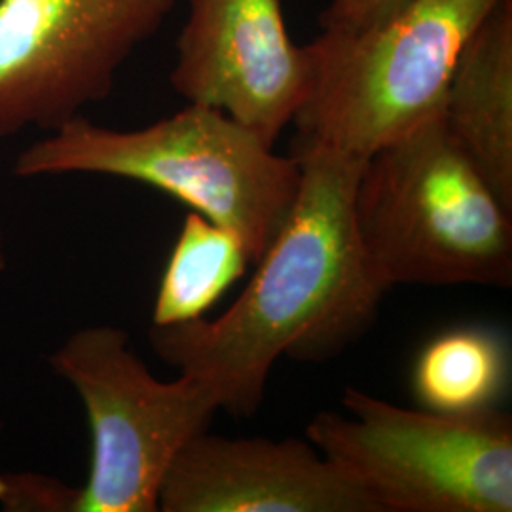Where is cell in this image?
Wrapping results in <instances>:
<instances>
[{"instance_id":"8992f818","label":"cell","mask_w":512,"mask_h":512,"mask_svg":"<svg viewBox=\"0 0 512 512\" xmlns=\"http://www.w3.org/2000/svg\"><path fill=\"white\" fill-rule=\"evenodd\" d=\"M50 363L78 391L92 433L90 476L74 511H158L173 459L220 410L213 391L184 374L160 382L116 327L78 330Z\"/></svg>"},{"instance_id":"3957f363","label":"cell","mask_w":512,"mask_h":512,"mask_svg":"<svg viewBox=\"0 0 512 512\" xmlns=\"http://www.w3.org/2000/svg\"><path fill=\"white\" fill-rule=\"evenodd\" d=\"M355 224L385 291L511 287L512 211L454 141L442 110L366 160Z\"/></svg>"},{"instance_id":"4fadbf2b","label":"cell","mask_w":512,"mask_h":512,"mask_svg":"<svg viewBox=\"0 0 512 512\" xmlns=\"http://www.w3.org/2000/svg\"><path fill=\"white\" fill-rule=\"evenodd\" d=\"M408 0H330L321 14V31L357 35L395 16Z\"/></svg>"},{"instance_id":"ba28073f","label":"cell","mask_w":512,"mask_h":512,"mask_svg":"<svg viewBox=\"0 0 512 512\" xmlns=\"http://www.w3.org/2000/svg\"><path fill=\"white\" fill-rule=\"evenodd\" d=\"M186 2L173 90L275 147L311 92L310 55L289 35L281 0Z\"/></svg>"},{"instance_id":"30bf717a","label":"cell","mask_w":512,"mask_h":512,"mask_svg":"<svg viewBox=\"0 0 512 512\" xmlns=\"http://www.w3.org/2000/svg\"><path fill=\"white\" fill-rule=\"evenodd\" d=\"M446 128L512 211V0H501L461 52L442 107Z\"/></svg>"},{"instance_id":"277c9868","label":"cell","mask_w":512,"mask_h":512,"mask_svg":"<svg viewBox=\"0 0 512 512\" xmlns=\"http://www.w3.org/2000/svg\"><path fill=\"white\" fill-rule=\"evenodd\" d=\"M501 0H408L382 25L306 46L311 92L296 139L368 160L444 107L459 55Z\"/></svg>"},{"instance_id":"8fae6325","label":"cell","mask_w":512,"mask_h":512,"mask_svg":"<svg viewBox=\"0 0 512 512\" xmlns=\"http://www.w3.org/2000/svg\"><path fill=\"white\" fill-rule=\"evenodd\" d=\"M511 382V353L503 334L488 327H459L421 349L412 391L435 412L469 414L495 408Z\"/></svg>"},{"instance_id":"5bb4252c","label":"cell","mask_w":512,"mask_h":512,"mask_svg":"<svg viewBox=\"0 0 512 512\" xmlns=\"http://www.w3.org/2000/svg\"><path fill=\"white\" fill-rule=\"evenodd\" d=\"M78 490L67 488L55 480L40 476H0V501L14 505V509L46 511H74Z\"/></svg>"},{"instance_id":"9c48e42d","label":"cell","mask_w":512,"mask_h":512,"mask_svg":"<svg viewBox=\"0 0 512 512\" xmlns=\"http://www.w3.org/2000/svg\"><path fill=\"white\" fill-rule=\"evenodd\" d=\"M158 511L380 512L308 439H226L209 431L173 459Z\"/></svg>"},{"instance_id":"7a4b0ae2","label":"cell","mask_w":512,"mask_h":512,"mask_svg":"<svg viewBox=\"0 0 512 512\" xmlns=\"http://www.w3.org/2000/svg\"><path fill=\"white\" fill-rule=\"evenodd\" d=\"M14 173H93L148 184L238 234L255 264L300 186L294 154H277L251 129L202 105L133 131L101 128L80 114L25 148Z\"/></svg>"},{"instance_id":"7c38bea8","label":"cell","mask_w":512,"mask_h":512,"mask_svg":"<svg viewBox=\"0 0 512 512\" xmlns=\"http://www.w3.org/2000/svg\"><path fill=\"white\" fill-rule=\"evenodd\" d=\"M249 262L238 234L190 211L162 274L152 325L202 319L245 274Z\"/></svg>"},{"instance_id":"9a60e30c","label":"cell","mask_w":512,"mask_h":512,"mask_svg":"<svg viewBox=\"0 0 512 512\" xmlns=\"http://www.w3.org/2000/svg\"><path fill=\"white\" fill-rule=\"evenodd\" d=\"M4 262V241H2V232H0V264Z\"/></svg>"},{"instance_id":"52a82bcc","label":"cell","mask_w":512,"mask_h":512,"mask_svg":"<svg viewBox=\"0 0 512 512\" xmlns=\"http://www.w3.org/2000/svg\"><path fill=\"white\" fill-rule=\"evenodd\" d=\"M179 0H0V139L65 126L109 97Z\"/></svg>"},{"instance_id":"6da1fadb","label":"cell","mask_w":512,"mask_h":512,"mask_svg":"<svg viewBox=\"0 0 512 512\" xmlns=\"http://www.w3.org/2000/svg\"><path fill=\"white\" fill-rule=\"evenodd\" d=\"M300 186L247 289L213 321L152 325L150 346L207 385L220 410L251 418L277 359L327 361L374 323L387 293L372 274L355 224L366 160L294 141Z\"/></svg>"},{"instance_id":"5b68a950","label":"cell","mask_w":512,"mask_h":512,"mask_svg":"<svg viewBox=\"0 0 512 512\" xmlns=\"http://www.w3.org/2000/svg\"><path fill=\"white\" fill-rule=\"evenodd\" d=\"M346 414L319 412L306 439L380 512H511L512 420L414 410L348 387Z\"/></svg>"}]
</instances>
